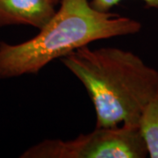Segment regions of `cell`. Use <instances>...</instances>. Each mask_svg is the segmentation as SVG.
Here are the masks:
<instances>
[{
  "label": "cell",
  "mask_w": 158,
  "mask_h": 158,
  "mask_svg": "<svg viewBox=\"0 0 158 158\" xmlns=\"http://www.w3.org/2000/svg\"><path fill=\"white\" fill-rule=\"evenodd\" d=\"M53 17L32 39L0 41V79L37 74L48 64L96 40L138 34L141 23L101 11L90 0H60Z\"/></svg>",
  "instance_id": "2"
},
{
  "label": "cell",
  "mask_w": 158,
  "mask_h": 158,
  "mask_svg": "<svg viewBox=\"0 0 158 158\" xmlns=\"http://www.w3.org/2000/svg\"><path fill=\"white\" fill-rule=\"evenodd\" d=\"M148 150L138 126L97 127L70 140L47 139L28 148L21 158H144Z\"/></svg>",
  "instance_id": "3"
},
{
  "label": "cell",
  "mask_w": 158,
  "mask_h": 158,
  "mask_svg": "<svg viewBox=\"0 0 158 158\" xmlns=\"http://www.w3.org/2000/svg\"><path fill=\"white\" fill-rule=\"evenodd\" d=\"M56 11L52 0H0V27L24 25L40 30Z\"/></svg>",
  "instance_id": "4"
},
{
  "label": "cell",
  "mask_w": 158,
  "mask_h": 158,
  "mask_svg": "<svg viewBox=\"0 0 158 158\" xmlns=\"http://www.w3.org/2000/svg\"><path fill=\"white\" fill-rule=\"evenodd\" d=\"M138 127L148 150V156L158 158V90L141 112Z\"/></svg>",
  "instance_id": "5"
},
{
  "label": "cell",
  "mask_w": 158,
  "mask_h": 158,
  "mask_svg": "<svg viewBox=\"0 0 158 158\" xmlns=\"http://www.w3.org/2000/svg\"><path fill=\"white\" fill-rule=\"evenodd\" d=\"M91 6L95 9L101 11H111L115 6L119 4L123 0H90ZM144 3L146 8L157 9L158 0H141Z\"/></svg>",
  "instance_id": "6"
},
{
  "label": "cell",
  "mask_w": 158,
  "mask_h": 158,
  "mask_svg": "<svg viewBox=\"0 0 158 158\" xmlns=\"http://www.w3.org/2000/svg\"><path fill=\"white\" fill-rule=\"evenodd\" d=\"M52 2L56 5V6H57L58 4H59V2H60V0H52Z\"/></svg>",
  "instance_id": "7"
},
{
  "label": "cell",
  "mask_w": 158,
  "mask_h": 158,
  "mask_svg": "<svg viewBox=\"0 0 158 158\" xmlns=\"http://www.w3.org/2000/svg\"><path fill=\"white\" fill-rule=\"evenodd\" d=\"M60 60L87 90L97 127L138 126L142 110L158 90V69L131 51L85 46Z\"/></svg>",
  "instance_id": "1"
}]
</instances>
